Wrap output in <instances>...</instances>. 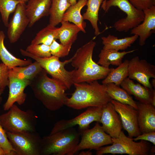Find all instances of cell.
I'll list each match as a JSON object with an SVG mask.
<instances>
[{"label": "cell", "instance_id": "cell-1", "mask_svg": "<svg viewBox=\"0 0 155 155\" xmlns=\"http://www.w3.org/2000/svg\"><path fill=\"white\" fill-rule=\"evenodd\" d=\"M96 42L91 40L78 48L72 57L71 71L73 83L89 82L104 79L113 68H106L96 63L92 55Z\"/></svg>", "mask_w": 155, "mask_h": 155}, {"label": "cell", "instance_id": "cell-2", "mask_svg": "<svg viewBox=\"0 0 155 155\" xmlns=\"http://www.w3.org/2000/svg\"><path fill=\"white\" fill-rule=\"evenodd\" d=\"M43 69L29 85L35 97L51 111L61 109L68 98L66 86L60 81L51 78Z\"/></svg>", "mask_w": 155, "mask_h": 155}, {"label": "cell", "instance_id": "cell-3", "mask_svg": "<svg viewBox=\"0 0 155 155\" xmlns=\"http://www.w3.org/2000/svg\"><path fill=\"white\" fill-rule=\"evenodd\" d=\"M73 84L75 89L65 103L68 107L79 110L90 107H102L112 100L107 92L106 85L100 84L97 80Z\"/></svg>", "mask_w": 155, "mask_h": 155}, {"label": "cell", "instance_id": "cell-4", "mask_svg": "<svg viewBox=\"0 0 155 155\" xmlns=\"http://www.w3.org/2000/svg\"><path fill=\"white\" fill-rule=\"evenodd\" d=\"M80 137V132L74 127L44 136L40 155H73Z\"/></svg>", "mask_w": 155, "mask_h": 155}, {"label": "cell", "instance_id": "cell-5", "mask_svg": "<svg viewBox=\"0 0 155 155\" xmlns=\"http://www.w3.org/2000/svg\"><path fill=\"white\" fill-rule=\"evenodd\" d=\"M7 113L0 115V123L6 131L12 133L36 131L37 117L33 111H23L13 104Z\"/></svg>", "mask_w": 155, "mask_h": 155}, {"label": "cell", "instance_id": "cell-6", "mask_svg": "<svg viewBox=\"0 0 155 155\" xmlns=\"http://www.w3.org/2000/svg\"><path fill=\"white\" fill-rule=\"evenodd\" d=\"M110 146L102 147L96 150L97 155L104 154H126L129 155H154L155 146L147 141L141 140L136 142L133 138L127 136L122 131L117 138H112Z\"/></svg>", "mask_w": 155, "mask_h": 155}, {"label": "cell", "instance_id": "cell-7", "mask_svg": "<svg viewBox=\"0 0 155 155\" xmlns=\"http://www.w3.org/2000/svg\"><path fill=\"white\" fill-rule=\"evenodd\" d=\"M113 6L118 7L127 15L126 18L119 19L114 23L113 27L117 31L127 32L144 20L143 11L135 8L129 0H106L102 2L101 7L106 12Z\"/></svg>", "mask_w": 155, "mask_h": 155}, {"label": "cell", "instance_id": "cell-8", "mask_svg": "<svg viewBox=\"0 0 155 155\" xmlns=\"http://www.w3.org/2000/svg\"><path fill=\"white\" fill-rule=\"evenodd\" d=\"M20 51L23 56L32 58L37 61L47 73L63 83L67 89H70L73 84L71 71H68L65 68V65L71 62L72 57L69 60L61 61L59 58L53 55L40 58L34 56L22 49L20 50Z\"/></svg>", "mask_w": 155, "mask_h": 155}, {"label": "cell", "instance_id": "cell-9", "mask_svg": "<svg viewBox=\"0 0 155 155\" xmlns=\"http://www.w3.org/2000/svg\"><path fill=\"white\" fill-rule=\"evenodd\" d=\"M6 133L16 155H40L42 138L36 131Z\"/></svg>", "mask_w": 155, "mask_h": 155}, {"label": "cell", "instance_id": "cell-10", "mask_svg": "<svg viewBox=\"0 0 155 155\" xmlns=\"http://www.w3.org/2000/svg\"><path fill=\"white\" fill-rule=\"evenodd\" d=\"M102 107H90L83 113L72 119H62L55 124L50 134L78 125L80 133L88 129L90 124L96 121L100 122Z\"/></svg>", "mask_w": 155, "mask_h": 155}, {"label": "cell", "instance_id": "cell-11", "mask_svg": "<svg viewBox=\"0 0 155 155\" xmlns=\"http://www.w3.org/2000/svg\"><path fill=\"white\" fill-rule=\"evenodd\" d=\"M96 122L92 128L80 133L81 138L73 152V155L79 151L86 149L97 150L104 146L112 144V137L103 130Z\"/></svg>", "mask_w": 155, "mask_h": 155}, {"label": "cell", "instance_id": "cell-12", "mask_svg": "<svg viewBox=\"0 0 155 155\" xmlns=\"http://www.w3.org/2000/svg\"><path fill=\"white\" fill-rule=\"evenodd\" d=\"M128 77L137 81L142 85L150 88L153 87L150 81L155 78V66L145 59H140L136 56L129 61Z\"/></svg>", "mask_w": 155, "mask_h": 155}, {"label": "cell", "instance_id": "cell-13", "mask_svg": "<svg viewBox=\"0 0 155 155\" xmlns=\"http://www.w3.org/2000/svg\"><path fill=\"white\" fill-rule=\"evenodd\" d=\"M111 102L119 114L122 127L127 131L128 136L133 138L141 134L138 122L137 110L130 105L122 104L113 100L112 99Z\"/></svg>", "mask_w": 155, "mask_h": 155}, {"label": "cell", "instance_id": "cell-14", "mask_svg": "<svg viewBox=\"0 0 155 155\" xmlns=\"http://www.w3.org/2000/svg\"><path fill=\"white\" fill-rule=\"evenodd\" d=\"M26 4L19 3L9 22L7 35L10 42L13 43L20 38L29 23V20L26 11Z\"/></svg>", "mask_w": 155, "mask_h": 155}, {"label": "cell", "instance_id": "cell-15", "mask_svg": "<svg viewBox=\"0 0 155 155\" xmlns=\"http://www.w3.org/2000/svg\"><path fill=\"white\" fill-rule=\"evenodd\" d=\"M104 131L112 138H117L123 128L119 116L113 104L109 102L102 107L100 122Z\"/></svg>", "mask_w": 155, "mask_h": 155}, {"label": "cell", "instance_id": "cell-16", "mask_svg": "<svg viewBox=\"0 0 155 155\" xmlns=\"http://www.w3.org/2000/svg\"><path fill=\"white\" fill-rule=\"evenodd\" d=\"M9 79V92L7 99L3 106L5 111H8L15 102L19 105L24 103L26 97L24 90L31 82L10 76Z\"/></svg>", "mask_w": 155, "mask_h": 155}, {"label": "cell", "instance_id": "cell-17", "mask_svg": "<svg viewBox=\"0 0 155 155\" xmlns=\"http://www.w3.org/2000/svg\"><path fill=\"white\" fill-rule=\"evenodd\" d=\"M122 88L130 95H133L138 102L150 104L155 106V90L146 87L140 83H135L128 77L120 85Z\"/></svg>", "mask_w": 155, "mask_h": 155}, {"label": "cell", "instance_id": "cell-18", "mask_svg": "<svg viewBox=\"0 0 155 155\" xmlns=\"http://www.w3.org/2000/svg\"><path fill=\"white\" fill-rule=\"evenodd\" d=\"M143 11L144 15V20L131 30L130 32L131 34L138 36L141 46L145 45L146 40L155 32V6Z\"/></svg>", "mask_w": 155, "mask_h": 155}, {"label": "cell", "instance_id": "cell-19", "mask_svg": "<svg viewBox=\"0 0 155 155\" xmlns=\"http://www.w3.org/2000/svg\"><path fill=\"white\" fill-rule=\"evenodd\" d=\"M137 120L141 133L155 131V106L150 104L136 102Z\"/></svg>", "mask_w": 155, "mask_h": 155}, {"label": "cell", "instance_id": "cell-20", "mask_svg": "<svg viewBox=\"0 0 155 155\" xmlns=\"http://www.w3.org/2000/svg\"><path fill=\"white\" fill-rule=\"evenodd\" d=\"M51 0H29L26 5V15L31 27L42 18L49 15Z\"/></svg>", "mask_w": 155, "mask_h": 155}, {"label": "cell", "instance_id": "cell-21", "mask_svg": "<svg viewBox=\"0 0 155 155\" xmlns=\"http://www.w3.org/2000/svg\"><path fill=\"white\" fill-rule=\"evenodd\" d=\"M137 50L119 52L113 49H102L99 54V59L97 63L106 68H109L111 65L118 66L122 63L123 59L125 55Z\"/></svg>", "mask_w": 155, "mask_h": 155}, {"label": "cell", "instance_id": "cell-22", "mask_svg": "<svg viewBox=\"0 0 155 155\" xmlns=\"http://www.w3.org/2000/svg\"><path fill=\"white\" fill-rule=\"evenodd\" d=\"M87 0H78L74 5H71L64 14L62 21L72 22L81 30V31L86 32L85 30L86 23L84 22L81 13L82 9L86 5Z\"/></svg>", "mask_w": 155, "mask_h": 155}, {"label": "cell", "instance_id": "cell-23", "mask_svg": "<svg viewBox=\"0 0 155 155\" xmlns=\"http://www.w3.org/2000/svg\"><path fill=\"white\" fill-rule=\"evenodd\" d=\"M138 38V36L136 35L119 39L117 36L111 34L106 37L102 36L101 37L103 45L102 49H113L118 51L125 50L130 47Z\"/></svg>", "mask_w": 155, "mask_h": 155}, {"label": "cell", "instance_id": "cell-24", "mask_svg": "<svg viewBox=\"0 0 155 155\" xmlns=\"http://www.w3.org/2000/svg\"><path fill=\"white\" fill-rule=\"evenodd\" d=\"M5 38L4 32L0 30V59L9 69L18 66H27L32 63L30 60H22L11 54L4 46V41Z\"/></svg>", "mask_w": 155, "mask_h": 155}, {"label": "cell", "instance_id": "cell-25", "mask_svg": "<svg viewBox=\"0 0 155 155\" xmlns=\"http://www.w3.org/2000/svg\"><path fill=\"white\" fill-rule=\"evenodd\" d=\"M42 69L40 64L35 61L26 66H17L9 69V76L31 81Z\"/></svg>", "mask_w": 155, "mask_h": 155}, {"label": "cell", "instance_id": "cell-26", "mask_svg": "<svg viewBox=\"0 0 155 155\" xmlns=\"http://www.w3.org/2000/svg\"><path fill=\"white\" fill-rule=\"evenodd\" d=\"M104 0H87L86 5L87 8L83 13L84 20L89 21L94 30L96 36L99 35L100 32L98 24L99 20L98 13L100 7Z\"/></svg>", "mask_w": 155, "mask_h": 155}, {"label": "cell", "instance_id": "cell-27", "mask_svg": "<svg viewBox=\"0 0 155 155\" xmlns=\"http://www.w3.org/2000/svg\"><path fill=\"white\" fill-rule=\"evenodd\" d=\"M61 23L58 39L63 45L72 46L77 39L81 30L76 25L69 22L62 21Z\"/></svg>", "mask_w": 155, "mask_h": 155}, {"label": "cell", "instance_id": "cell-28", "mask_svg": "<svg viewBox=\"0 0 155 155\" xmlns=\"http://www.w3.org/2000/svg\"><path fill=\"white\" fill-rule=\"evenodd\" d=\"M106 85L107 92L112 100L130 105L137 110L136 102L125 90L113 83Z\"/></svg>", "mask_w": 155, "mask_h": 155}, {"label": "cell", "instance_id": "cell-29", "mask_svg": "<svg viewBox=\"0 0 155 155\" xmlns=\"http://www.w3.org/2000/svg\"><path fill=\"white\" fill-rule=\"evenodd\" d=\"M71 5L67 0H51L49 24L55 27L61 23L64 14Z\"/></svg>", "mask_w": 155, "mask_h": 155}, {"label": "cell", "instance_id": "cell-30", "mask_svg": "<svg viewBox=\"0 0 155 155\" xmlns=\"http://www.w3.org/2000/svg\"><path fill=\"white\" fill-rule=\"evenodd\" d=\"M60 30V27L57 28L49 24L36 34L31 44H43L50 46L54 40L58 39Z\"/></svg>", "mask_w": 155, "mask_h": 155}, {"label": "cell", "instance_id": "cell-31", "mask_svg": "<svg viewBox=\"0 0 155 155\" xmlns=\"http://www.w3.org/2000/svg\"><path fill=\"white\" fill-rule=\"evenodd\" d=\"M129 60L124 61L115 69H113L102 81V84H106L113 83L120 86L123 81L128 77V66Z\"/></svg>", "mask_w": 155, "mask_h": 155}, {"label": "cell", "instance_id": "cell-32", "mask_svg": "<svg viewBox=\"0 0 155 155\" xmlns=\"http://www.w3.org/2000/svg\"><path fill=\"white\" fill-rule=\"evenodd\" d=\"M21 2L17 0H0V13L5 27H8L10 14L14 12L17 5Z\"/></svg>", "mask_w": 155, "mask_h": 155}, {"label": "cell", "instance_id": "cell-33", "mask_svg": "<svg viewBox=\"0 0 155 155\" xmlns=\"http://www.w3.org/2000/svg\"><path fill=\"white\" fill-rule=\"evenodd\" d=\"M25 50L34 56L38 57H47L52 55L49 46L43 44H31L27 47Z\"/></svg>", "mask_w": 155, "mask_h": 155}, {"label": "cell", "instance_id": "cell-34", "mask_svg": "<svg viewBox=\"0 0 155 155\" xmlns=\"http://www.w3.org/2000/svg\"><path fill=\"white\" fill-rule=\"evenodd\" d=\"M71 46V45H63L59 44L54 40L49 47L51 55L60 58L68 55Z\"/></svg>", "mask_w": 155, "mask_h": 155}, {"label": "cell", "instance_id": "cell-35", "mask_svg": "<svg viewBox=\"0 0 155 155\" xmlns=\"http://www.w3.org/2000/svg\"><path fill=\"white\" fill-rule=\"evenodd\" d=\"M0 146L5 155H16V154L10 142L6 131L0 123Z\"/></svg>", "mask_w": 155, "mask_h": 155}, {"label": "cell", "instance_id": "cell-36", "mask_svg": "<svg viewBox=\"0 0 155 155\" xmlns=\"http://www.w3.org/2000/svg\"><path fill=\"white\" fill-rule=\"evenodd\" d=\"M9 69L7 66L2 63L0 64V88L5 89L9 84Z\"/></svg>", "mask_w": 155, "mask_h": 155}, {"label": "cell", "instance_id": "cell-37", "mask_svg": "<svg viewBox=\"0 0 155 155\" xmlns=\"http://www.w3.org/2000/svg\"><path fill=\"white\" fill-rule=\"evenodd\" d=\"M136 9L143 11L155 6V0H129Z\"/></svg>", "mask_w": 155, "mask_h": 155}, {"label": "cell", "instance_id": "cell-38", "mask_svg": "<svg viewBox=\"0 0 155 155\" xmlns=\"http://www.w3.org/2000/svg\"><path fill=\"white\" fill-rule=\"evenodd\" d=\"M135 141L139 140H143L152 143L155 145V131H152L141 133L133 138Z\"/></svg>", "mask_w": 155, "mask_h": 155}, {"label": "cell", "instance_id": "cell-39", "mask_svg": "<svg viewBox=\"0 0 155 155\" xmlns=\"http://www.w3.org/2000/svg\"><path fill=\"white\" fill-rule=\"evenodd\" d=\"M79 155H92V153L90 151H82L80 152L79 154Z\"/></svg>", "mask_w": 155, "mask_h": 155}, {"label": "cell", "instance_id": "cell-40", "mask_svg": "<svg viewBox=\"0 0 155 155\" xmlns=\"http://www.w3.org/2000/svg\"><path fill=\"white\" fill-rule=\"evenodd\" d=\"M77 0H67L68 1L71 5H73L75 4L77 2Z\"/></svg>", "mask_w": 155, "mask_h": 155}, {"label": "cell", "instance_id": "cell-41", "mask_svg": "<svg viewBox=\"0 0 155 155\" xmlns=\"http://www.w3.org/2000/svg\"><path fill=\"white\" fill-rule=\"evenodd\" d=\"M4 89L0 88V104L2 100V98L1 97V95L3 93Z\"/></svg>", "mask_w": 155, "mask_h": 155}, {"label": "cell", "instance_id": "cell-42", "mask_svg": "<svg viewBox=\"0 0 155 155\" xmlns=\"http://www.w3.org/2000/svg\"><path fill=\"white\" fill-rule=\"evenodd\" d=\"M151 84L152 86L155 89V78H153L151 82Z\"/></svg>", "mask_w": 155, "mask_h": 155}, {"label": "cell", "instance_id": "cell-43", "mask_svg": "<svg viewBox=\"0 0 155 155\" xmlns=\"http://www.w3.org/2000/svg\"><path fill=\"white\" fill-rule=\"evenodd\" d=\"M0 155H5L4 151L0 146Z\"/></svg>", "mask_w": 155, "mask_h": 155}, {"label": "cell", "instance_id": "cell-44", "mask_svg": "<svg viewBox=\"0 0 155 155\" xmlns=\"http://www.w3.org/2000/svg\"><path fill=\"white\" fill-rule=\"evenodd\" d=\"M18 1L26 3V2H28L29 0H17Z\"/></svg>", "mask_w": 155, "mask_h": 155}, {"label": "cell", "instance_id": "cell-45", "mask_svg": "<svg viewBox=\"0 0 155 155\" xmlns=\"http://www.w3.org/2000/svg\"><path fill=\"white\" fill-rule=\"evenodd\" d=\"M106 1V0H104V1H103V2H105Z\"/></svg>", "mask_w": 155, "mask_h": 155}, {"label": "cell", "instance_id": "cell-46", "mask_svg": "<svg viewBox=\"0 0 155 155\" xmlns=\"http://www.w3.org/2000/svg\"><path fill=\"white\" fill-rule=\"evenodd\" d=\"M0 22H1V20H0Z\"/></svg>", "mask_w": 155, "mask_h": 155}]
</instances>
